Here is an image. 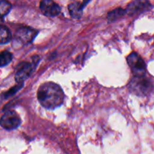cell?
<instances>
[{
  "label": "cell",
  "instance_id": "1",
  "mask_svg": "<svg viewBox=\"0 0 154 154\" xmlns=\"http://www.w3.org/2000/svg\"><path fill=\"white\" fill-rule=\"evenodd\" d=\"M38 100L44 108L54 109L60 106L64 101V93L58 84L47 82L38 90Z\"/></svg>",
  "mask_w": 154,
  "mask_h": 154
},
{
  "label": "cell",
  "instance_id": "2",
  "mask_svg": "<svg viewBox=\"0 0 154 154\" xmlns=\"http://www.w3.org/2000/svg\"><path fill=\"white\" fill-rule=\"evenodd\" d=\"M132 93L137 96H147L153 90V84L148 78L143 77H135L129 84Z\"/></svg>",
  "mask_w": 154,
  "mask_h": 154
},
{
  "label": "cell",
  "instance_id": "3",
  "mask_svg": "<svg viewBox=\"0 0 154 154\" xmlns=\"http://www.w3.org/2000/svg\"><path fill=\"white\" fill-rule=\"evenodd\" d=\"M127 63L135 77H143L146 73V65L143 59L136 53H131L127 57Z\"/></svg>",
  "mask_w": 154,
  "mask_h": 154
},
{
  "label": "cell",
  "instance_id": "4",
  "mask_svg": "<svg viewBox=\"0 0 154 154\" xmlns=\"http://www.w3.org/2000/svg\"><path fill=\"white\" fill-rule=\"evenodd\" d=\"M21 119L16 111H7L1 118V126L7 130H13L20 125Z\"/></svg>",
  "mask_w": 154,
  "mask_h": 154
},
{
  "label": "cell",
  "instance_id": "5",
  "mask_svg": "<svg viewBox=\"0 0 154 154\" xmlns=\"http://www.w3.org/2000/svg\"><path fill=\"white\" fill-rule=\"evenodd\" d=\"M150 7V3L148 0H134L128 5L126 11V14L132 16L145 11Z\"/></svg>",
  "mask_w": 154,
  "mask_h": 154
},
{
  "label": "cell",
  "instance_id": "6",
  "mask_svg": "<svg viewBox=\"0 0 154 154\" xmlns=\"http://www.w3.org/2000/svg\"><path fill=\"white\" fill-rule=\"evenodd\" d=\"M33 70V66L28 62H22L17 65L16 74H15V81L18 84H21L26 80L31 75Z\"/></svg>",
  "mask_w": 154,
  "mask_h": 154
},
{
  "label": "cell",
  "instance_id": "7",
  "mask_svg": "<svg viewBox=\"0 0 154 154\" xmlns=\"http://www.w3.org/2000/svg\"><path fill=\"white\" fill-rule=\"evenodd\" d=\"M40 9L42 13L47 17H56L60 13L61 8L53 0H42L40 2Z\"/></svg>",
  "mask_w": 154,
  "mask_h": 154
},
{
  "label": "cell",
  "instance_id": "8",
  "mask_svg": "<svg viewBox=\"0 0 154 154\" xmlns=\"http://www.w3.org/2000/svg\"><path fill=\"white\" fill-rule=\"evenodd\" d=\"M38 34V31L30 27L24 26L18 29L16 32L17 38L24 44H29L32 42Z\"/></svg>",
  "mask_w": 154,
  "mask_h": 154
},
{
  "label": "cell",
  "instance_id": "9",
  "mask_svg": "<svg viewBox=\"0 0 154 154\" xmlns=\"http://www.w3.org/2000/svg\"><path fill=\"white\" fill-rule=\"evenodd\" d=\"M84 7L82 3L78 2L71 3L69 5V14H70V15L72 17L75 18V19L81 18V17L83 14V10H84Z\"/></svg>",
  "mask_w": 154,
  "mask_h": 154
},
{
  "label": "cell",
  "instance_id": "10",
  "mask_svg": "<svg viewBox=\"0 0 154 154\" xmlns=\"http://www.w3.org/2000/svg\"><path fill=\"white\" fill-rule=\"evenodd\" d=\"M125 14H126V10L121 8H117L108 14V20L110 22H112L123 17Z\"/></svg>",
  "mask_w": 154,
  "mask_h": 154
},
{
  "label": "cell",
  "instance_id": "11",
  "mask_svg": "<svg viewBox=\"0 0 154 154\" xmlns=\"http://www.w3.org/2000/svg\"><path fill=\"white\" fill-rule=\"evenodd\" d=\"M11 39V34L8 29L5 26L0 27V42L1 44L8 43Z\"/></svg>",
  "mask_w": 154,
  "mask_h": 154
},
{
  "label": "cell",
  "instance_id": "12",
  "mask_svg": "<svg viewBox=\"0 0 154 154\" xmlns=\"http://www.w3.org/2000/svg\"><path fill=\"white\" fill-rule=\"evenodd\" d=\"M12 58H13V56L10 52L6 51H2L1 53V56H0V66L2 67L7 66L11 62Z\"/></svg>",
  "mask_w": 154,
  "mask_h": 154
},
{
  "label": "cell",
  "instance_id": "13",
  "mask_svg": "<svg viewBox=\"0 0 154 154\" xmlns=\"http://www.w3.org/2000/svg\"><path fill=\"white\" fill-rule=\"evenodd\" d=\"M11 9V5L10 2L5 0H1L0 2V12H1V17L2 18L4 17L5 15L8 14Z\"/></svg>",
  "mask_w": 154,
  "mask_h": 154
},
{
  "label": "cell",
  "instance_id": "14",
  "mask_svg": "<svg viewBox=\"0 0 154 154\" xmlns=\"http://www.w3.org/2000/svg\"><path fill=\"white\" fill-rule=\"evenodd\" d=\"M23 87V83H21V84H18V85H17L16 87H14V88L11 89V90H9V91L8 92V93H6L4 95L5 97L8 98V97H9V96H12V95H14V93H16L17 92L18 90H19V89L21 88V87Z\"/></svg>",
  "mask_w": 154,
  "mask_h": 154
},
{
  "label": "cell",
  "instance_id": "15",
  "mask_svg": "<svg viewBox=\"0 0 154 154\" xmlns=\"http://www.w3.org/2000/svg\"><path fill=\"white\" fill-rule=\"evenodd\" d=\"M90 1H91V0H84V1H83V2H82V4H83V5H84V7H85V6L87 5L88 4V3L90 2Z\"/></svg>",
  "mask_w": 154,
  "mask_h": 154
}]
</instances>
